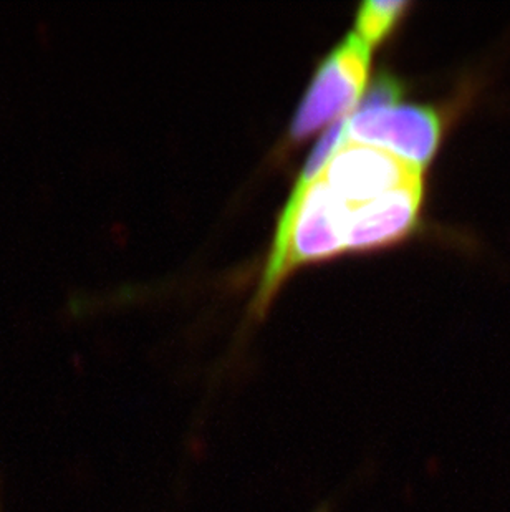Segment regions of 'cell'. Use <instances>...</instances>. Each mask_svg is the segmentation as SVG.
Returning a JSON list of instances; mask_svg holds the SVG:
<instances>
[{"mask_svg": "<svg viewBox=\"0 0 510 512\" xmlns=\"http://www.w3.org/2000/svg\"><path fill=\"white\" fill-rule=\"evenodd\" d=\"M345 216L347 204L333 193L322 176L312 183L297 179L294 193L280 214L255 309L267 307L295 267L325 261L347 251Z\"/></svg>", "mask_w": 510, "mask_h": 512, "instance_id": "1", "label": "cell"}, {"mask_svg": "<svg viewBox=\"0 0 510 512\" xmlns=\"http://www.w3.org/2000/svg\"><path fill=\"white\" fill-rule=\"evenodd\" d=\"M370 52L357 35L350 34L323 60L290 126L292 141L322 130L360 103L365 90Z\"/></svg>", "mask_w": 510, "mask_h": 512, "instance_id": "2", "label": "cell"}, {"mask_svg": "<svg viewBox=\"0 0 510 512\" xmlns=\"http://www.w3.org/2000/svg\"><path fill=\"white\" fill-rule=\"evenodd\" d=\"M347 140L386 151L424 171L441 146L443 116L436 108L418 105L358 110L348 118Z\"/></svg>", "mask_w": 510, "mask_h": 512, "instance_id": "3", "label": "cell"}, {"mask_svg": "<svg viewBox=\"0 0 510 512\" xmlns=\"http://www.w3.org/2000/svg\"><path fill=\"white\" fill-rule=\"evenodd\" d=\"M320 176L343 203L358 206L423 179V171L386 151L345 140Z\"/></svg>", "mask_w": 510, "mask_h": 512, "instance_id": "4", "label": "cell"}, {"mask_svg": "<svg viewBox=\"0 0 510 512\" xmlns=\"http://www.w3.org/2000/svg\"><path fill=\"white\" fill-rule=\"evenodd\" d=\"M423 199L424 181L419 179L368 203L347 206V251H373L403 241L418 226Z\"/></svg>", "mask_w": 510, "mask_h": 512, "instance_id": "5", "label": "cell"}, {"mask_svg": "<svg viewBox=\"0 0 510 512\" xmlns=\"http://www.w3.org/2000/svg\"><path fill=\"white\" fill-rule=\"evenodd\" d=\"M409 4L405 0H376L365 2L358 12L355 32L363 44L373 49L400 25L408 12Z\"/></svg>", "mask_w": 510, "mask_h": 512, "instance_id": "6", "label": "cell"}, {"mask_svg": "<svg viewBox=\"0 0 510 512\" xmlns=\"http://www.w3.org/2000/svg\"><path fill=\"white\" fill-rule=\"evenodd\" d=\"M403 95V87L398 78L381 75L376 82L363 93L358 110H375V108L395 107Z\"/></svg>", "mask_w": 510, "mask_h": 512, "instance_id": "7", "label": "cell"}, {"mask_svg": "<svg viewBox=\"0 0 510 512\" xmlns=\"http://www.w3.org/2000/svg\"><path fill=\"white\" fill-rule=\"evenodd\" d=\"M313 512H332L330 511V508H327V506H323V508H318L317 511Z\"/></svg>", "mask_w": 510, "mask_h": 512, "instance_id": "8", "label": "cell"}]
</instances>
